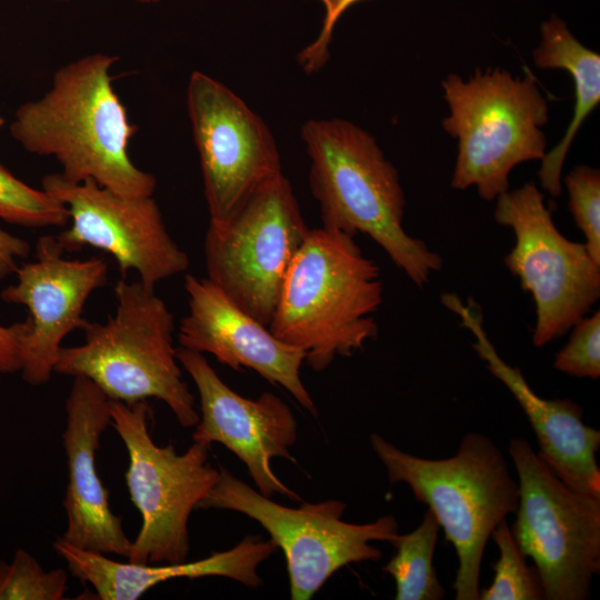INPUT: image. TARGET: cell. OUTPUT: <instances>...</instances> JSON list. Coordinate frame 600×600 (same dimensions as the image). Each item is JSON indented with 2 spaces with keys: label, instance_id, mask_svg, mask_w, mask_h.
I'll use <instances>...</instances> for the list:
<instances>
[{
  "label": "cell",
  "instance_id": "6da1fadb",
  "mask_svg": "<svg viewBox=\"0 0 600 600\" xmlns=\"http://www.w3.org/2000/svg\"><path fill=\"white\" fill-rule=\"evenodd\" d=\"M118 57L93 53L59 68L50 89L21 104L10 126L28 152L53 157L72 182L92 180L124 196H152L157 180L130 159L137 128L111 81Z\"/></svg>",
  "mask_w": 600,
  "mask_h": 600
},
{
  "label": "cell",
  "instance_id": "7a4b0ae2",
  "mask_svg": "<svg viewBox=\"0 0 600 600\" xmlns=\"http://www.w3.org/2000/svg\"><path fill=\"white\" fill-rule=\"evenodd\" d=\"M382 301L380 268L353 236L310 229L288 269L269 329L301 349L304 362L320 372L376 339L374 314Z\"/></svg>",
  "mask_w": 600,
  "mask_h": 600
},
{
  "label": "cell",
  "instance_id": "3957f363",
  "mask_svg": "<svg viewBox=\"0 0 600 600\" xmlns=\"http://www.w3.org/2000/svg\"><path fill=\"white\" fill-rule=\"evenodd\" d=\"M301 138L322 227L369 236L416 286L428 283L442 268V259L406 232L399 174L376 139L343 119L309 120Z\"/></svg>",
  "mask_w": 600,
  "mask_h": 600
},
{
  "label": "cell",
  "instance_id": "277c9868",
  "mask_svg": "<svg viewBox=\"0 0 600 600\" xmlns=\"http://www.w3.org/2000/svg\"><path fill=\"white\" fill-rule=\"evenodd\" d=\"M371 447L391 483H406L424 503L452 544L459 566L452 584L456 600H480L481 563L497 526L514 513L519 483L498 446L469 432L446 459L421 458L372 433Z\"/></svg>",
  "mask_w": 600,
  "mask_h": 600
},
{
  "label": "cell",
  "instance_id": "5b68a950",
  "mask_svg": "<svg viewBox=\"0 0 600 600\" xmlns=\"http://www.w3.org/2000/svg\"><path fill=\"white\" fill-rule=\"evenodd\" d=\"M114 296V314L104 323L88 320L81 329L83 343L62 347L54 372L87 378L110 400L133 403L156 398L182 427H196L199 412L182 379L168 306L140 280H119Z\"/></svg>",
  "mask_w": 600,
  "mask_h": 600
},
{
  "label": "cell",
  "instance_id": "8992f818",
  "mask_svg": "<svg viewBox=\"0 0 600 600\" xmlns=\"http://www.w3.org/2000/svg\"><path fill=\"white\" fill-rule=\"evenodd\" d=\"M442 89L450 110L442 127L458 140L451 186L476 187L483 200H496L509 190L516 166L544 157L547 100L529 70L522 78L498 68L468 80L451 73Z\"/></svg>",
  "mask_w": 600,
  "mask_h": 600
},
{
  "label": "cell",
  "instance_id": "52a82bcc",
  "mask_svg": "<svg viewBox=\"0 0 600 600\" xmlns=\"http://www.w3.org/2000/svg\"><path fill=\"white\" fill-rule=\"evenodd\" d=\"M110 413L111 426L128 452V492L141 516V528L128 561H186L190 550V514L220 474L208 462L209 446L193 441L183 453H178L172 444L158 446L150 434L152 412L147 400H110Z\"/></svg>",
  "mask_w": 600,
  "mask_h": 600
},
{
  "label": "cell",
  "instance_id": "ba28073f",
  "mask_svg": "<svg viewBox=\"0 0 600 600\" xmlns=\"http://www.w3.org/2000/svg\"><path fill=\"white\" fill-rule=\"evenodd\" d=\"M197 509L232 510L260 523L284 553L292 600L311 599L342 567L378 561L382 552L371 542L392 543L399 534L398 521L391 514L356 524L341 519L346 504L340 500L290 508L261 494L224 468Z\"/></svg>",
  "mask_w": 600,
  "mask_h": 600
},
{
  "label": "cell",
  "instance_id": "9c48e42d",
  "mask_svg": "<svg viewBox=\"0 0 600 600\" xmlns=\"http://www.w3.org/2000/svg\"><path fill=\"white\" fill-rule=\"evenodd\" d=\"M519 502L510 528L520 551L538 569L546 600H587L600 571V497L579 492L522 438L511 439Z\"/></svg>",
  "mask_w": 600,
  "mask_h": 600
},
{
  "label": "cell",
  "instance_id": "30bf717a",
  "mask_svg": "<svg viewBox=\"0 0 600 600\" xmlns=\"http://www.w3.org/2000/svg\"><path fill=\"white\" fill-rule=\"evenodd\" d=\"M496 201V221L516 238L504 266L533 298L532 343L543 347L569 332L599 300L600 264L584 243L558 230L534 182L508 190Z\"/></svg>",
  "mask_w": 600,
  "mask_h": 600
},
{
  "label": "cell",
  "instance_id": "8fae6325",
  "mask_svg": "<svg viewBox=\"0 0 600 600\" xmlns=\"http://www.w3.org/2000/svg\"><path fill=\"white\" fill-rule=\"evenodd\" d=\"M309 230L282 173L230 219L209 222L203 243L207 278L269 328L288 269Z\"/></svg>",
  "mask_w": 600,
  "mask_h": 600
},
{
  "label": "cell",
  "instance_id": "7c38bea8",
  "mask_svg": "<svg viewBox=\"0 0 600 600\" xmlns=\"http://www.w3.org/2000/svg\"><path fill=\"white\" fill-rule=\"evenodd\" d=\"M187 107L199 154L210 223L230 219L260 188L282 174L266 122L232 90L194 71Z\"/></svg>",
  "mask_w": 600,
  "mask_h": 600
},
{
  "label": "cell",
  "instance_id": "4fadbf2b",
  "mask_svg": "<svg viewBox=\"0 0 600 600\" xmlns=\"http://www.w3.org/2000/svg\"><path fill=\"white\" fill-rule=\"evenodd\" d=\"M42 189L68 209L70 226L56 237L64 252L103 250L122 274L133 270L152 289L188 269V254L168 232L152 196L120 194L92 180L69 181L60 172L46 174Z\"/></svg>",
  "mask_w": 600,
  "mask_h": 600
},
{
  "label": "cell",
  "instance_id": "5bb4252c",
  "mask_svg": "<svg viewBox=\"0 0 600 600\" xmlns=\"http://www.w3.org/2000/svg\"><path fill=\"white\" fill-rule=\"evenodd\" d=\"M63 253L56 237H40L34 261L19 266L17 282L0 294L2 301L29 311L19 340V372L31 386L51 379L63 339L84 327V306L108 280L102 258L68 259Z\"/></svg>",
  "mask_w": 600,
  "mask_h": 600
},
{
  "label": "cell",
  "instance_id": "9a60e30c",
  "mask_svg": "<svg viewBox=\"0 0 600 600\" xmlns=\"http://www.w3.org/2000/svg\"><path fill=\"white\" fill-rule=\"evenodd\" d=\"M180 366L193 380L200 398L199 421L192 441L218 442L248 468L258 491L280 493L292 501L301 498L273 473L272 458L294 461L289 448L297 441V421L289 406L272 392L257 399L244 398L228 387L203 353L176 349Z\"/></svg>",
  "mask_w": 600,
  "mask_h": 600
},
{
  "label": "cell",
  "instance_id": "2e32d148",
  "mask_svg": "<svg viewBox=\"0 0 600 600\" xmlns=\"http://www.w3.org/2000/svg\"><path fill=\"white\" fill-rule=\"evenodd\" d=\"M188 313L178 329L180 347L212 354L233 370L250 368L272 384L283 387L310 413L314 402L302 383L304 352L287 344L269 328L237 306L208 278L187 274Z\"/></svg>",
  "mask_w": 600,
  "mask_h": 600
},
{
  "label": "cell",
  "instance_id": "e0dca14e",
  "mask_svg": "<svg viewBox=\"0 0 600 600\" xmlns=\"http://www.w3.org/2000/svg\"><path fill=\"white\" fill-rule=\"evenodd\" d=\"M441 301L474 336L477 354L520 404L537 437L538 457L572 489L600 497V431L583 422L582 408L571 399H546L536 393L521 370L499 356L473 301L464 304L454 293L442 294Z\"/></svg>",
  "mask_w": 600,
  "mask_h": 600
},
{
  "label": "cell",
  "instance_id": "ac0fdd59",
  "mask_svg": "<svg viewBox=\"0 0 600 600\" xmlns=\"http://www.w3.org/2000/svg\"><path fill=\"white\" fill-rule=\"evenodd\" d=\"M109 426L110 399L89 379L74 377L62 433L68 483L62 503L67 527L61 538L84 550L128 559L132 541L121 517L111 510L96 462L101 436Z\"/></svg>",
  "mask_w": 600,
  "mask_h": 600
},
{
  "label": "cell",
  "instance_id": "d6986e66",
  "mask_svg": "<svg viewBox=\"0 0 600 600\" xmlns=\"http://www.w3.org/2000/svg\"><path fill=\"white\" fill-rule=\"evenodd\" d=\"M54 551L66 561L70 573L90 584L100 600H136L153 587L179 578L223 577L249 588H259V566L278 549L271 540L246 536L233 548L187 562L138 564L120 562L107 554L74 547L61 537Z\"/></svg>",
  "mask_w": 600,
  "mask_h": 600
},
{
  "label": "cell",
  "instance_id": "ffe728a7",
  "mask_svg": "<svg viewBox=\"0 0 600 600\" xmlns=\"http://www.w3.org/2000/svg\"><path fill=\"white\" fill-rule=\"evenodd\" d=\"M533 62L540 69H564L574 81V107L562 140L541 159L538 177L551 196L562 192L561 171L567 153L584 120L600 102V56L584 47L552 14L541 24V41L533 50Z\"/></svg>",
  "mask_w": 600,
  "mask_h": 600
},
{
  "label": "cell",
  "instance_id": "44dd1931",
  "mask_svg": "<svg viewBox=\"0 0 600 600\" xmlns=\"http://www.w3.org/2000/svg\"><path fill=\"white\" fill-rule=\"evenodd\" d=\"M439 530L437 519L428 509L414 530L399 533L391 543L396 553L382 571L394 579L396 600H441L446 597L433 566Z\"/></svg>",
  "mask_w": 600,
  "mask_h": 600
},
{
  "label": "cell",
  "instance_id": "7402d4cb",
  "mask_svg": "<svg viewBox=\"0 0 600 600\" xmlns=\"http://www.w3.org/2000/svg\"><path fill=\"white\" fill-rule=\"evenodd\" d=\"M491 538L499 550V558L492 566V583L480 589V600H546L540 573L536 566L527 563L507 519L497 526Z\"/></svg>",
  "mask_w": 600,
  "mask_h": 600
},
{
  "label": "cell",
  "instance_id": "603a6c76",
  "mask_svg": "<svg viewBox=\"0 0 600 600\" xmlns=\"http://www.w3.org/2000/svg\"><path fill=\"white\" fill-rule=\"evenodd\" d=\"M0 219L27 228L66 227V206L43 189H34L0 162Z\"/></svg>",
  "mask_w": 600,
  "mask_h": 600
},
{
  "label": "cell",
  "instance_id": "cb8c5ba5",
  "mask_svg": "<svg viewBox=\"0 0 600 600\" xmlns=\"http://www.w3.org/2000/svg\"><path fill=\"white\" fill-rule=\"evenodd\" d=\"M67 590L64 570H44L23 549H18L10 562L0 560V600H62Z\"/></svg>",
  "mask_w": 600,
  "mask_h": 600
},
{
  "label": "cell",
  "instance_id": "d4e9b609",
  "mask_svg": "<svg viewBox=\"0 0 600 600\" xmlns=\"http://www.w3.org/2000/svg\"><path fill=\"white\" fill-rule=\"evenodd\" d=\"M569 209L582 231L584 246L600 264V172L586 164L576 166L564 178Z\"/></svg>",
  "mask_w": 600,
  "mask_h": 600
},
{
  "label": "cell",
  "instance_id": "484cf974",
  "mask_svg": "<svg viewBox=\"0 0 600 600\" xmlns=\"http://www.w3.org/2000/svg\"><path fill=\"white\" fill-rule=\"evenodd\" d=\"M568 343L556 354L553 367L576 378L600 377V311L571 328Z\"/></svg>",
  "mask_w": 600,
  "mask_h": 600
},
{
  "label": "cell",
  "instance_id": "4316f807",
  "mask_svg": "<svg viewBox=\"0 0 600 600\" xmlns=\"http://www.w3.org/2000/svg\"><path fill=\"white\" fill-rule=\"evenodd\" d=\"M324 8L322 27L317 39L306 47L298 60L307 73L319 71L329 59V43L339 18L353 4L364 0H317Z\"/></svg>",
  "mask_w": 600,
  "mask_h": 600
},
{
  "label": "cell",
  "instance_id": "83f0119b",
  "mask_svg": "<svg viewBox=\"0 0 600 600\" xmlns=\"http://www.w3.org/2000/svg\"><path fill=\"white\" fill-rule=\"evenodd\" d=\"M23 330L24 321L0 324V376L19 372V340Z\"/></svg>",
  "mask_w": 600,
  "mask_h": 600
},
{
  "label": "cell",
  "instance_id": "f1b7e54d",
  "mask_svg": "<svg viewBox=\"0 0 600 600\" xmlns=\"http://www.w3.org/2000/svg\"><path fill=\"white\" fill-rule=\"evenodd\" d=\"M30 252V244L0 227V280L18 269V260L26 258Z\"/></svg>",
  "mask_w": 600,
  "mask_h": 600
},
{
  "label": "cell",
  "instance_id": "f546056e",
  "mask_svg": "<svg viewBox=\"0 0 600 600\" xmlns=\"http://www.w3.org/2000/svg\"><path fill=\"white\" fill-rule=\"evenodd\" d=\"M52 1H60V2H66V1H70V0H52ZM140 3H147V4H152V3H158L160 2L161 0H136Z\"/></svg>",
  "mask_w": 600,
  "mask_h": 600
},
{
  "label": "cell",
  "instance_id": "4dcf8cb0",
  "mask_svg": "<svg viewBox=\"0 0 600 600\" xmlns=\"http://www.w3.org/2000/svg\"><path fill=\"white\" fill-rule=\"evenodd\" d=\"M2 126V118L0 117V127Z\"/></svg>",
  "mask_w": 600,
  "mask_h": 600
}]
</instances>
